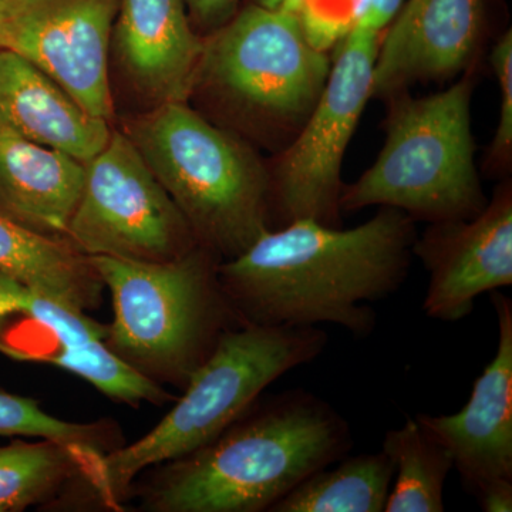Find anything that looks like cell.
Listing matches in <instances>:
<instances>
[{"mask_svg":"<svg viewBox=\"0 0 512 512\" xmlns=\"http://www.w3.org/2000/svg\"><path fill=\"white\" fill-rule=\"evenodd\" d=\"M0 271L86 313L100 305L106 291L89 256L72 242L37 234L2 214Z\"/></svg>","mask_w":512,"mask_h":512,"instance_id":"obj_18","label":"cell"},{"mask_svg":"<svg viewBox=\"0 0 512 512\" xmlns=\"http://www.w3.org/2000/svg\"><path fill=\"white\" fill-rule=\"evenodd\" d=\"M111 45L131 87L153 107L190 99L204 39L185 0H121Z\"/></svg>","mask_w":512,"mask_h":512,"instance_id":"obj_15","label":"cell"},{"mask_svg":"<svg viewBox=\"0 0 512 512\" xmlns=\"http://www.w3.org/2000/svg\"><path fill=\"white\" fill-rule=\"evenodd\" d=\"M330 67L328 53L309 42L296 16L256 3L204 39L194 92L210 94L249 123L298 127Z\"/></svg>","mask_w":512,"mask_h":512,"instance_id":"obj_7","label":"cell"},{"mask_svg":"<svg viewBox=\"0 0 512 512\" xmlns=\"http://www.w3.org/2000/svg\"><path fill=\"white\" fill-rule=\"evenodd\" d=\"M123 133L184 215L197 244L221 262L272 229V175L231 131L187 103H165L128 120Z\"/></svg>","mask_w":512,"mask_h":512,"instance_id":"obj_3","label":"cell"},{"mask_svg":"<svg viewBox=\"0 0 512 512\" xmlns=\"http://www.w3.org/2000/svg\"><path fill=\"white\" fill-rule=\"evenodd\" d=\"M84 175L69 154L0 131V214L16 224L66 238Z\"/></svg>","mask_w":512,"mask_h":512,"instance_id":"obj_17","label":"cell"},{"mask_svg":"<svg viewBox=\"0 0 512 512\" xmlns=\"http://www.w3.org/2000/svg\"><path fill=\"white\" fill-rule=\"evenodd\" d=\"M382 450L396 477L384 512H443L444 485L454 468L448 448L409 417L400 429L387 431Z\"/></svg>","mask_w":512,"mask_h":512,"instance_id":"obj_21","label":"cell"},{"mask_svg":"<svg viewBox=\"0 0 512 512\" xmlns=\"http://www.w3.org/2000/svg\"><path fill=\"white\" fill-rule=\"evenodd\" d=\"M393 478L383 450L346 454L305 478L269 512H384Z\"/></svg>","mask_w":512,"mask_h":512,"instance_id":"obj_20","label":"cell"},{"mask_svg":"<svg viewBox=\"0 0 512 512\" xmlns=\"http://www.w3.org/2000/svg\"><path fill=\"white\" fill-rule=\"evenodd\" d=\"M106 326L0 271V353L20 362L52 365L116 402L137 406L171 399L160 384L114 356Z\"/></svg>","mask_w":512,"mask_h":512,"instance_id":"obj_10","label":"cell"},{"mask_svg":"<svg viewBox=\"0 0 512 512\" xmlns=\"http://www.w3.org/2000/svg\"><path fill=\"white\" fill-rule=\"evenodd\" d=\"M416 239L412 218L390 207L350 229L296 220L269 229L241 255L221 262L218 278L241 323H330L369 338L377 322L370 305L402 288Z\"/></svg>","mask_w":512,"mask_h":512,"instance_id":"obj_1","label":"cell"},{"mask_svg":"<svg viewBox=\"0 0 512 512\" xmlns=\"http://www.w3.org/2000/svg\"><path fill=\"white\" fill-rule=\"evenodd\" d=\"M481 0H406L377 46L373 96L456 76L480 37Z\"/></svg>","mask_w":512,"mask_h":512,"instance_id":"obj_14","label":"cell"},{"mask_svg":"<svg viewBox=\"0 0 512 512\" xmlns=\"http://www.w3.org/2000/svg\"><path fill=\"white\" fill-rule=\"evenodd\" d=\"M116 431L106 423H73L46 413L29 397L0 390V436L55 439L104 456L116 447Z\"/></svg>","mask_w":512,"mask_h":512,"instance_id":"obj_22","label":"cell"},{"mask_svg":"<svg viewBox=\"0 0 512 512\" xmlns=\"http://www.w3.org/2000/svg\"><path fill=\"white\" fill-rule=\"evenodd\" d=\"M481 510L485 512L512 511V481H498L476 494Z\"/></svg>","mask_w":512,"mask_h":512,"instance_id":"obj_26","label":"cell"},{"mask_svg":"<svg viewBox=\"0 0 512 512\" xmlns=\"http://www.w3.org/2000/svg\"><path fill=\"white\" fill-rule=\"evenodd\" d=\"M413 254L430 274L427 318L453 323L474 311L483 293L512 285V197L501 188L471 220L436 222L416 239Z\"/></svg>","mask_w":512,"mask_h":512,"instance_id":"obj_12","label":"cell"},{"mask_svg":"<svg viewBox=\"0 0 512 512\" xmlns=\"http://www.w3.org/2000/svg\"><path fill=\"white\" fill-rule=\"evenodd\" d=\"M306 0H258V5L264 6V8L279 10V12L289 13V15L296 16Z\"/></svg>","mask_w":512,"mask_h":512,"instance_id":"obj_27","label":"cell"},{"mask_svg":"<svg viewBox=\"0 0 512 512\" xmlns=\"http://www.w3.org/2000/svg\"><path fill=\"white\" fill-rule=\"evenodd\" d=\"M379 40L376 33L360 28L350 29L343 39L325 89L272 175L274 211L281 214L282 225L315 220L339 227L340 170L367 100L373 96Z\"/></svg>","mask_w":512,"mask_h":512,"instance_id":"obj_9","label":"cell"},{"mask_svg":"<svg viewBox=\"0 0 512 512\" xmlns=\"http://www.w3.org/2000/svg\"><path fill=\"white\" fill-rule=\"evenodd\" d=\"M22 439L0 446V512L47 503L77 478L93 487L103 456L60 440Z\"/></svg>","mask_w":512,"mask_h":512,"instance_id":"obj_19","label":"cell"},{"mask_svg":"<svg viewBox=\"0 0 512 512\" xmlns=\"http://www.w3.org/2000/svg\"><path fill=\"white\" fill-rule=\"evenodd\" d=\"M352 447L349 421L332 404L308 390H288L256 400L207 446L164 463L141 491V507L269 512Z\"/></svg>","mask_w":512,"mask_h":512,"instance_id":"obj_2","label":"cell"},{"mask_svg":"<svg viewBox=\"0 0 512 512\" xmlns=\"http://www.w3.org/2000/svg\"><path fill=\"white\" fill-rule=\"evenodd\" d=\"M471 82L421 99L397 97L386 143L375 164L343 188L340 211L372 205L396 208L416 220H471L487 205L471 131Z\"/></svg>","mask_w":512,"mask_h":512,"instance_id":"obj_6","label":"cell"},{"mask_svg":"<svg viewBox=\"0 0 512 512\" xmlns=\"http://www.w3.org/2000/svg\"><path fill=\"white\" fill-rule=\"evenodd\" d=\"M490 293L497 352L474 382L466 406L456 414L416 416L448 448L474 495L487 485L512 481V302L500 291Z\"/></svg>","mask_w":512,"mask_h":512,"instance_id":"obj_13","label":"cell"},{"mask_svg":"<svg viewBox=\"0 0 512 512\" xmlns=\"http://www.w3.org/2000/svg\"><path fill=\"white\" fill-rule=\"evenodd\" d=\"M89 259L113 301L107 348L160 386L184 389L222 333L242 325L222 291L220 259L200 245L173 261Z\"/></svg>","mask_w":512,"mask_h":512,"instance_id":"obj_5","label":"cell"},{"mask_svg":"<svg viewBox=\"0 0 512 512\" xmlns=\"http://www.w3.org/2000/svg\"><path fill=\"white\" fill-rule=\"evenodd\" d=\"M491 64L500 83L501 109L495 131L491 156L497 161H507L512 151V33H507L494 46Z\"/></svg>","mask_w":512,"mask_h":512,"instance_id":"obj_23","label":"cell"},{"mask_svg":"<svg viewBox=\"0 0 512 512\" xmlns=\"http://www.w3.org/2000/svg\"><path fill=\"white\" fill-rule=\"evenodd\" d=\"M121 0H0V49L39 67L87 113L114 116L109 53Z\"/></svg>","mask_w":512,"mask_h":512,"instance_id":"obj_11","label":"cell"},{"mask_svg":"<svg viewBox=\"0 0 512 512\" xmlns=\"http://www.w3.org/2000/svg\"><path fill=\"white\" fill-rule=\"evenodd\" d=\"M191 18L205 30L220 29L237 12L239 0H185Z\"/></svg>","mask_w":512,"mask_h":512,"instance_id":"obj_24","label":"cell"},{"mask_svg":"<svg viewBox=\"0 0 512 512\" xmlns=\"http://www.w3.org/2000/svg\"><path fill=\"white\" fill-rule=\"evenodd\" d=\"M67 241L86 256L165 262L198 247L190 225L123 131L84 163Z\"/></svg>","mask_w":512,"mask_h":512,"instance_id":"obj_8","label":"cell"},{"mask_svg":"<svg viewBox=\"0 0 512 512\" xmlns=\"http://www.w3.org/2000/svg\"><path fill=\"white\" fill-rule=\"evenodd\" d=\"M406 0H365L362 12L352 28L365 29L367 32L382 36L394 16L402 9Z\"/></svg>","mask_w":512,"mask_h":512,"instance_id":"obj_25","label":"cell"},{"mask_svg":"<svg viewBox=\"0 0 512 512\" xmlns=\"http://www.w3.org/2000/svg\"><path fill=\"white\" fill-rule=\"evenodd\" d=\"M0 131L86 163L111 136L109 121L92 116L39 67L0 49Z\"/></svg>","mask_w":512,"mask_h":512,"instance_id":"obj_16","label":"cell"},{"mask_svg":"<svg viewBox=\"0 0 512 512\" xmlns=\"http://www.w3.org/2000/svg\"><path fill=\"white\" fill-rule=\"evenodd\" d=\"M326 345L328 333L320 328L242 323L228 329L164 419L141 439L104 454L94 493L107 507H119L147 468L207 446L247 412L266 387L313 362Z\"/></svg>","mask_w":512,"mask_h":512,"instance_id":"obj_4","label":"cell"}]
</instances>
